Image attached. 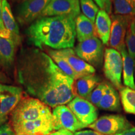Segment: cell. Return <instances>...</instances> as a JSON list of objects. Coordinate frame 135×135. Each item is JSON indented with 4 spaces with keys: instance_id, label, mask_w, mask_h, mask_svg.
Returning <instances> with one entry per match:
<instances>
[{
    "instance_id": "1",
    "label": "cell",
    "mask_w": 135,
    "mask_h": 135,
    "mask_svg": "<svg viewBox=\"0 0 135 135\" xmlns=\"http://www.w3.org/2000/svg\"><path fill=\"white\" fill-rule=\"evenodd\" d=\"M18 81L26 91L51 108L68 104L75 97L73 80L49 55L35 48L24 49L17 65Z\"/></svg>"
},
{
    "instance_id": "2",
    "label": "cell",
    "mask_w": 135,
    "mask_h": 135,
    "mask_svg": "<svg viewBox=\"0 0 135 135\" xmlns=\"http://www.w3.org/2000/svg\"><path fill=\"white\" fill-rule=\"evenodd\" d=\"M29 41L40 50L46 46L56 50L72 48L75 43V18L70 16L40 17L28 27Z\"/></svg>"
},
{
    "instance_id": "3",
    "label": "cell",
    "mask_w": 135,
    "mask_h": 135,
    "mask_svg": "<svg viewBox=\"0 0 135 135\" xmlns=\"http://www.w3.org/2000/svg\"><path fill=\"white\" fill-rule=\"evenodd\" d=\"M53 115L50 106L35 98H23L11 114L10 125L23 122H33Z\"/></svg>"
},
{
    "instance_id": "4",
    "label": "cell",
    "mask_w": 135,
    "mask_h": 135,
    "mask_svg": "<svg viewBox=\"0 0 135 135\" xmlns=\"http://www.w3.org/2000/svg\"><path fill=\"white\" fill-rule=\"evenodd\" d=\"M77 56L94 67H100L104 60L103 44L98 37L84 40L75 48Z\"/></svg>"
},
{
    "instance_id": "5",
    "label": "cell",
    "mask_w": 135,
    "mask_h": 135,
    "mask_svg": "<svg viewBox=\"0 0 135 135\" xmlns=\"http://www.w3.org/2000/svg\"><path fill=\"white\" fill-rule=\"evenodd\" d=\"M123 58L121 54L113 48H106L104 55V73L106 78L116 88H122Z\"/></svg>"
},
{
    "instance_id": "6",
    "label": "cell",
    "mask_w": 135,
    "mask_h": 135,
    "mask_svg": "<svg viewBox=\"0 0 135 135\" xmlns=\"http://www.w3.org/2000/svg\"><path fill=\"white\" fill-rule=\"evenodd\" d=\"M23 94L21 88L0 84V126L20 103Z\"/></svg>"
},
{
    "instance_id": "7",
    "label": "cell",
    "mask_w": 135,
    "mask_h": 135,
    "mask_svg": "<svg viewBox=\"0 0 135 135\" xmlns=\"http://www.w3.org/2000/svg\"><path fill=\"white\" fill-rule=\"evenodd\" d=\"M135 18L129 15H111V28L108 45L111 48L120 52L126 47L125 38L131 22Z\"/></svg>"
},
{
    "instance_id": "8",
    "label": "cell",
    "mask_w": 135,
    "mask_h": 135,
    "mask_svg": "<svg viewBox=\"0 0 135 135\" xmlns=\"http://www.w3.org/2000/svg\"><path fill=\"white\" fill-rule=\"evenodd\" d=\"M126 118L119 114L101 116L88 128L103 135H113L131 127Z\"/></svg>"
},
{
    "instance_id": "9",
    "label": "cell",
    "mask_w": 135,
    "mask_h": 135,
    "mask_svg": "<svg viewBox=\"0 0 135 135\" xmlns=\"http://www.w3.org/2000/svg\"><path fill=\"white\" fill-rule=\"evenodd\" d=\"M52 113L54 130L66 129L75 133L86 128L78 121L68 106L65 104L54 108Z\"/></svg>"
},
{
    "instance_id": "10",
    "label": "cell",
    "mask_w": 135,
    "mask_h": 135,
    "mask_svg": "<svg viewBox=\"0 0 135 135\" xmlns=\"http://www.w3.org/2000/svg\"><path fill=\"white\" fill-rule=\"evenodd\" d=\"M51 0H25L17 8L16 19L22 25L33 23L38 19Z\"/></svg>"
},
{
    "instance_id": "11",
    "label": "cell",
    "mask_w": 135,
    "mask_h": 135,
    "mask_svg": "<svg viewBox=\"0 0 135 135\" xmlns=\"http://www.w3.org/2000/svg\"><path fill=\"white\" fill-rule=\"evenodd\" d=\"M68 106L85 127H88L98 119L97 108L87 99L76 97L68 103Z\"/></svg>"
},
{
    "instance_id": "12",
    "label": "cell",
    "mask_w": 135,
    "mask_h": 135,
    "mask_svg": "<svg viewBox=\"0 0 135 135\" xmlns=\"http://www.w3.org/2000/svg\"><path fill=\"white\" fill-rule=\"evenodd\" d=\"M80 13L79 0H51L40 17L70 16L76 19Z\"/></svg>"
},
{
    "instance_id": "13",
    "label": "cell",
    "mask_w": 135,
    "mask_h": 135,
    "mask_svg": "<svg viewBox=\"0 0 135 135\" xmlns=\"http://www.w3.org/2000/svg\"><path fill=\"white\" fill-rule=\"evenodd\" d=\"M56 51L71 66L73 70L76 73L78 78L94 75L95 73V68L77 56L73 49L67 48L56 50Z\"/></svg>"
},
{
    "instance_id": "14",
    "label": "cell",
    "mask_w": 135,
    "mask_h": 135,
    "mask_svg": "<svg viewBox=\"0 0 135 135\" xmlns=\"http://www.w3.org/2000/svg\"><path fill=\"white\" fill-rule=\"evenodd\" d=\"M100 78L94 75L78 78L73 83V94L75 97L87 99L91 93L100 83Z\"/></svg>"
},
{
    "instance_id": "15",
    "label": "cell",
    "mask_w": 135,
    "mask_h": 135,
    "mask_svg": "<svg viewBox=\"0 0 135 135\" xmlns=\"http://www.w3.org/2000/svg\"><path fill=\"white\" fill-rule=\"evenodd\" d=\"M94 24L98 38L103 45H108L111 28V19L108 13L104 10H99Z\"/></svg>"
},
{
    "instance_id": "16",
    "label": "cell",
    "mask_w": 135,
    "mask_h": 135,
    "mask_svg": "<svg viewBox=\"0 0 135 135\" xmlns=\"http://www.w3.org/2000/svg\"><path fill=\"white\" fill-rule=\"evenodd\" d=\"M2 16L5 28L11 34L13 38V41L18 46L21 40L19 28L13 15L9 3L8 2L7 0H3Z\"/></svg>"
},
{
    "instance_id": "17",
    "label": "cell",
    "mask_w": 135,
    "mask_h": 135,
    "mask_svg": "<svg viewBox=\"0 0 135 135\" xmlns=\"http://www.w3.org/2000/svg\"><path fill=\"white\" fill-rule=\"evenodd\" d=\"M75 24L76 38L79 42L97 37L95 24L84 15L80 14L76 18Z\"/></svg>"
},
{
    "instance_id": "18",
    "label": "cell",
    "mask_w": 135,
    "mask_h": 135,
    "mask_svg": "<svg viewBox=\"0 0 135 135\" xmlns=\"http://www.w3.org/2000/svg\"><path fill=\"white\" fill-rule=\"evenodd\" d=\"M121 99L117 90L111 84L108 83L105 93L97 107L103 110L119 111L121 110Z\"/></svg>"
},
{
    "instance_id": "19",
    "label": "cell",
    "mask_w": 135,
    "mask_h": 135,
    "mask_svg": "<svg viewBox=\"0 0 135 135\" xmlns=\"http://www.w3.org/2000/svg\"><path fill=\"white\" fill-rule=\"evenodd\" d=\"M16 44L10 39L0 36V66L8 69L14 63Z\"/></svg>"
},
{
    "instance_id": "20",
    "label": "cell",
    "mask_w": 135,
    "mask_h": 135,
    "mask_svg": "<svg viewBox=\"0 0 135 135\" xmlns=\"http://www.w3.org/2000/svg\"><path fill=\"white\" fill-rule=\"evenodd\" d=\"M123 58V83L126 87L135 90L134 71L135 70V59L128 53L126 47L119 52Z\"/></svg>"
},
{
    "instance_id": "21",
    "label": "cell",
    "mask_w": 135,
    "mask_h": 135,
    "mask_svg": "<svg viewBox=\"0 0 135 135\" xmlns=\"http://www.w3.org/2000/svg\"><path fill=\"white\" fill-rule=\"evenodd\" d=\"M121 104L124 111L127 113L135 115V90L128 87H123L119 89Z\"/></svg>"
},
{
    "instance_id": "22",
    "label": "cell",
    "mask_w": 135,
    "mask_h": 135,
    "mask_svg": "<svg viewBox=\"0 0 135 135\" xmlns=\"http://www.w3.org/2000/svg\"><path fill=\"white\" fill-rule=\"evenodd\" d=\"M112 3L115 15L135 17V0H113Z\"/></svg>"
},
{
    "instance_id": "23",
    "label": "cell",
    "mask_w": 135,
    "mask_h": 135,
    "mask_svg": "<svg viewBox=\"0 0 135 135\" xmlns=\"http://www.w3.org/2000/svg\"><path fill=\"white\" fill-rule=\"evenodd\" d=\"M49 55L51 58L53 59L54 62L60 68L61 70L63 71L65 75L68 76L73 80H75L78 78V76L75 71L72 69L71 66L61 56L57 53L56 50H50L49 51Z\"/></svg>"
},
{
    "instance_id": "24",
    "label": "cell",
    "mask_w": 135,
    "mask_h": 135,
    "mask_svg": "<svg viewBox=\"0 0 135 135\" xmlns=\"http://www.w3.org/2000/svg\"><path fill=\"white\" fill-rule=\"evenodd\" d=\"M80 8L84 16L91 21L95 23L99 7L93 0H80Z\"/></svg>"
},
{
    "instance_id": "25",
    "label": "cell",
    "mask_w": 135,
    "mask_h": 135,
    "mask_svg": "<svg viewBox=\"0 0 135 135\" xmlns=\"http://www.w3.org/2000/svg\"><path fill=\"white\" fill-rule=\"evenodd\" d=\"M125 44L129 55L135 59V18L132 20L128 28Z\"/></svg>"
},
{
    "instance_id": "26",
    "label": "cell",
    "mask_w": 135,
    "mask_h": 135,
    "mask_svg": "<svg viewBox=\"0 0 135 135\" xmlns=\"http://www.w3.org/2000/svg\"><path fill=\"white\" fill-rule=\"evenodd\" d=\"M108 86V83L102 82L100 83L97 87L93 89V91L91 93L87 100L91 102L94 106H98L100 101L102 99L105 93L106 89Z\"/></svg>"
},
{
    "instance_id": "27",
    "label": "cell",
    "mask_w": 135,
    "mask_h": 135,
    "mask_svg": "<svg viewBox=\"0 0 135 135\" xmlns=\"http://www.w3.org/2000/svg\"><path fill=\"white\" fill-rule=\"evenodd\" d=\"M2 3L3 0H0V36L13 40L12 36L9 33V32L6 29L4 23H3L2 16Z\"/></svg>"
},
{
    "instance_id": "28",
    "label": "cell",
    "mask_w": 135,
    "mask_h": 135,
    "mask_svg": "<svg viewBox=\"0 0 135 135\" xmlns=\"http://www.w3.org/2000/svg\"><path fill=\"white\" fill-rule=\"evenodd\" d=\"M101 9L104 10L108 14L111 13L113 0H93Z\"/></svg>"
},
{
    "instance_id": "29",
    "label": "cell",
    "mask_w": 135,
    "mask_h": 135,
    "mask_svg": "<svg viewBox=\"0 0 135 135\" xmlns=\"http://www.w3.org/2000/svg\"><path fill=\"white\" fill-rule=\"evenodd\" d=\"M0 135H16L10 124H5L0 126Z\"/></svg>"
},
{
    "instance_id": "30",
    "label": "cell",
    "mask_w": 135,
    "mask_h": 135,
    "mask_svg": "<svg viewBox=\"0 0 135 135\" xmlns=\"http://www.w3.org/2000/svg\"><path fill=\"white\" fill-rule=\"evenodd\" d=\"M74 135H103L94 130L78 131L74 133Z\"/></svg>"
},
{
    "instance_id": "31",
    "label": "cell",
    "mask_w": 135,
    "mask_h": 135,
    "mask_svg": "<svg viewBox=\"0 0 135 135\" xmlns=\"http://www.w3.org/2000/svg\"><path fill=\"white\" fill-rule=\"evenodd\" d=\"M113 135H135V127L131 126V128H128L126 130L116 133V134Z\"/></svg>"
},
{
    "instance_id": "32",
    "label": "cell",
    "mask_w": 135,
    "mask_h": 135,
    "mask_svg": "<svg viewBox=\"0 0 135 135\" xmlns=\"http://www.w3.org/2000/svg\"><path fill=\"white\" fill-rule=\"evenodd\" d=\"M48 135H74V133L66 129H60V130L51 133Z\"/></svg>"
},
{
    "instance_id": "33",
    "label": "cell",
    "mask_w": 135,
    "mask_h": 135,
    "mask_svg": "<svg viewBox=\"0 0 135 135\" xmlns=\"http://www.w3.org/2000/svg\"><path fill=\"white\" fill-rule=\"evenodd\" d=\"M5 79H6V78H5L4 74L3 73L1 69H0V81H4Z\"/></svg>"
},
{
    "instance_id": "34",
    "label": "cell",
    "mask_w": 135,
    "mask_h": 135,
    "mask_svg": "<svg viewBox=\"0 0 135 135\" xmlns=\"http://www.w3.org/2000/svg\"><path fill=\"white\" fill-rule=\"evenodd\" d=\"M16 135H30L27 134V133H18V134H16Z\"/></svg>"
}]
</instances>
